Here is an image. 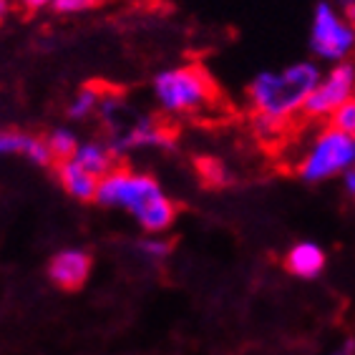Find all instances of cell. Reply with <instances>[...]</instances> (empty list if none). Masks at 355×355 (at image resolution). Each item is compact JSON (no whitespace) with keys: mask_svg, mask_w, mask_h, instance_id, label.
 Returning a JSON list of instances; mask_svg holds the SVG:
<instances>
[{"mask_svg":"<svg viewBox=\"0 0 355 355\" xmlns=\"http://www.w3.org/2000/svg\"><path fill=\"white\" fill-rule=\"evenodd\" d=\"M214 83L202 66L182 63L162 69L151 78V98L169 119L197 116L214 103Z\"/></svg>","mask_w":355,"mask_h":355,"instance_id":"cell-4","label":"cell"},{"mask_svg":"<svg viewBox=\"0 0 355 355\" xmlns=\"http://www.w3.org/2000/svg\"><path fill=\"white\" fill-rule=\"evenodd\" d=\"M343 187H345V191L355 199V166L345 174V177H343Z\"/></svg>","mask_w":355,"mask_h":355,"instance_id":"cell-21","label":"cell"},{"mask_svg":"<svg viewBox=\"0 0 355 355\" xmlns=\"http://www.w3.org/2000/svg\"><path fill=\"white\" fill-rule=\"evenodd\" d=\"M285 270L297 280H315L325 272L328 267V254L318 242L313 239H302V242H295L290 250L285 252Z\"/></svg>","mask_w":355,"mask_h":355,"instance_id":"cell-10","label":"cell"},{"mask_svg":"<svg viewBox=\"0 0 355 355\" xmlns=\"http://www.w3.org/2000/svg\"><path fill=\"white\" fill-rule=\"evenodd\" d=\"M328 123L335 126V129L350 134V137H355V98H350V101H345L343 106H338V109L333 111V116L328 119Z\"/></svg>","mask_w":355,"mask_h":355,"instance_id":"cell-17","label":"cell"},{"mask_svg":"<svg viewBox=\"0 0 355 355\" xmlns=\"http://www.w3.org/2000/svg\"><path fill=\"white\" fill-rule=\"evenodd\" d=\"M308 48L320 66L355 58V26L343 18L330 0H318L310 15Z\"/></svg>","mask_w":355,"mask_h":355,"instance_id":"cell-6","label":"cell"},{"mask_svg":"<svg viewBox=\"0 0 355 355\" xmlns=\"http://www.w3.org/2000/svg\"><path fill=\"white\" fill-rule=\"evenodd\" d=\"M197 174L207 187H227L232 184V171L217 157H197Z\"/></svg>","mask_w":355,"mask_h":355,"instance_id":"cell-15","label":"cell"},{"mask_svg":"<svg viewBox=\"0 0 355 355\" xmlns=\"http://www.w3.org/2000/svg\"><path fill=\"white\" fill-rule=\"evenodd\" d=\"M98 6V0H53L51 10L55 15H81Z\"/></svg>","mask_w":355,"mask_h":355,"instance_id":"cell-18","label":"cell"},{"mask_svg":"<svg viewBox=\"0 0 355 355\" xmlns=\"http://www.w3.org/2000/svg\"><path fill=\"white\" fill-rule=\"evenodd\" d=\"M171 250L174 247H171V242L164 234H144L137 242V254L149 265H159V262L169 260Z\"/></svg>","mask_w":355,"mask_h":355,"instance_id":"cell-16","label":"cell"},{"mask_svg":"<svg viewBox=\"0 0 355 355\" xmlns=\"http://www.w3.org/2000/svg\"><path fill=\"white\" fill-rule=\"evenodd\" d=\"M322 76L315 58H302L285 69H267L247 83V106L254 131L262 139H277L297 116Z\"/></svg>","mask_w":355,"mask_h":355,"instance_id":"cell-1","label":"cell"},{"mask_svg":"<svg viewBox=\"0 0 355 355\" xmlns=\"http://www.w3.org/2000/svg\"><path fill=\"white\" fill-rule=\"evenodd\" d=\"M116 159L119 157L114 154L109 141H103V139H83L73 154V162H78L83 169H89L98 179L106 177L116 166Z\"/></svg>","mask_w":355,"mask_h":355,"instance_id":"cell-12","label":"cell"},{"mask_svg":"<svg viewBox=\"0 0 355 355\" xmlns=\"http://www.w3.org/2000/svg\"><path fill=\"white\" fill-rule=\"evenodd\" d=\"M96 202L106 209L129 214L144 234H166L177 219V205L146 171L114 166L101 177Z\"/></svg>","mask_w":355,"mask_h":355,"instance_id":"cell-2","label":"cell"},{"mask_svg":"<svg viewBox=\"0 0 355 355\" xmlns=\"http://www.w3.org/2000/svg\"><path fill=\"white\" fill-rule=\"evenodd\" d=\"M330 3H333L335 10H338L343 18H348L355 26V0H330Z\"/></svg>","mask_w":355,"mask_h":355,"instance_id":"cell-20","label":"cell"},{"mask_svg":"<svg viewBox=\"0 0 355 355\" xmlns=\"http://www.w3.org/2000/svg\"><path fill=\"white\" fill-rule=\"evenodd\" d=\"M355 166V137L325 123L313 134L297 157L295 171L305 184H322L330 179L345 177Z\"/></svg>","mask_w":355,"mask_h":355,"instance_id":"cell-5","label":"cell"},{"mask_svg":"<svg viewBox=\"0 0 355 355\" xmlns=\"http://www.w3.org/2000/svg\"><path fill=\"white\" fill-rule=\"evenodd\" d=\"M46 146L51 151V159H53V164L58 162H66V159H73L76 149H78V144L83 141L78 137V131H73L71 126H55L46 134Z\"/></svg>","mask_w":355,"mask_h":355,"instance_id":"cell-14","label":"cell"},{"mask_svg":"<svg viewBox=\"0 0 355 355\" xmlns=\"http://www.w3.org/2000/svg\"><path fill=\"white\" fill-rule=\"evenodd\" d=\"M325 355H355V343H353V340H348L345 345H340V348L330 350V353H325Z\"/></svg>","mask_w":355,"mask_h":355,"instance_id":"cell-22","label":"cell"},{"mask_svg":"<svg viewBox=\"0 0 355 355\" xmlns=\"http://www.w3.org/2000/svg\"><path fill=\"white\" fill-rule=\"evenodd\" d=\"M94 270V257L83 247H63L58 252L51 254L48 260V280L53 282L58 290H81L91 277Z\"/></svg>","mask_w":355,"mask_h":355,"instance_id":"cell-8","label":"cell"},{"mask_svg":"<svg viewBox=\"0 0 355 355\" xmlns=\"http://www.w3.org/2000/svg\"><path fill=\"white\" fill-rule=\"evenodd\" d=\"M98 119L109 137L106 141L116 157H126V154L144 149L171 151L177 146V139L166 123L157 121L154 116H146V114H137L134 109H129V103L119 94L103 91Z\"/></svg>","mask_w":355,"mask_h":355,"instance_id":"cell-3","label":"cell"},{"mask_svg":"<svg viewBox=\"0 0 355 355\" xmlns=\"http://www.w3.org/2000/svg\"><path fill=\"white\" fill-rule=\"evenodd\" d=\"M53 171L61 189L71 199H76V202H96V191H98L101 179L94 177L89 169H83L78 162H73V159L58 162V164H53Z\"/></svg>","mask_w":355,"mask_h":355,"instance_id":"cell-11","label":"cell"},{"mask_svg":"<svg viewBox=\"0 0 355 355\" xmlns=\"http://www.w3.org/2000/svg\"><path fill=\"white\" fill-rule=\"evenodd\" d=\"M15 6H21L28 13H38V10H51L53 0H13Z\"/></svg>","mask_w":355,"mask_h":355,"instance_id":"cell-19","label":"cell"},{"mask_svg":"<svg viewBox=\"0 0 355 355\" xmlns=\"http://www.w3.org/2000/svg\"><path fill=\"white\" fill-rule=\"evenodd\" d=\"M101 101H103V89L89 83V86L76 91V96L69 101V106H66V114H69L71 121H89V119L98 116Z\"/></svg>","mask_w":355,"mask_h":355,"instance_id":"cell-13","label":"cell"},{"mask_svg":"<svg viewBox=\"0 0 355 355\" xmlns=\"http://www.w3.org/2000/svg\"><path fill=\"white\" fill-rule=\"evenodd\" d=\"M13 0H0V23L6 21L8 18V13H10V10H13Z\"/></svg>","mask_w":355,"mask_h":355,"instance_id":"cell-23","label":"cell"},{"mask_svg":"<svg viewBox=\"0 0 355 355\" xmlns=\"http://www.w3.org/2000/svg\"><path fill=\"white\" fill-rule=\"evenodd\" d=\"M0 157H21L33 166H51V151L46 139L18 129H0Z\"/></svg>","mask_w":355,"mask_h":355,"instance_id":"cell-9","label":"cell"},{"mask_svg":"<svg viewBox=\"0 0 355 355\" xmlns=\"http://www.w3.org/2000/svg\"><path fill=\"white\" fill-rule=\"evenodd\" d=\"M350 98H355V58L322 69L320 81L305 101L302 116L310 119V121L328 123L333 111Z\"/></svg>","mask_w":355,"mask_h":355,"instance_id":"cell-7","label":"cell"}]
</instances>
